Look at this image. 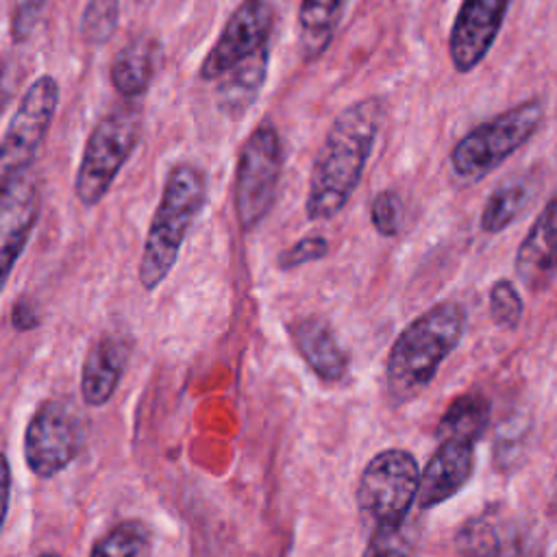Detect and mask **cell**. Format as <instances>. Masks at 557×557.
<instances>
[{"label": "cell", "mask_w": 557, "mask_h": 557, "mask_svg": "<svg viewBox=\"0 0 557 557\" xmlns=\"http://www.w3.org/2000/svg\"><path fill=\"white\" fill-rule=\"evenodd\" d=\"M383 120L376 96L344 107L331 122L311 168L305 213L311 222L335 218L352 198L372 154Z\"/></svg>", "instance_id": "1"}, {"label": "cell", "mask_w": 557, "mask_h": 557, "mask_svg": "<svg viewBox=\"0 0 557 557\" xmlns=\"http://www.w3.org/2000/svg\"><path fill=\"white\" fill-rule=\"evenodd\" d=\"M466 329V309L444 300L411 320L396 337L387 366V392L396 403L418 396L435 379L444 359L457 348Z\"/></svg>", "instance_id": "2"}, {"label": "cell", "mask_w": 557, "mask_h": 557, "mask_svg": "<svg viewBox=\"0 0 557 557\" xmlns=\"http://www.w3.org/2000/svg\"><path fill=\"white\" fill-rule=\"evenodd\" d=\"M205 202V172L187 161L174 163L165 176L139 259L137 276L146 292H154L174 270L185 237Z\"/></svg>", "instance_id": "3"}, {"label": "cell", "mask_w": 557, "mask_h": 557, "mask_svg": "<svg viewBox=\"0 0 557 557\" xmlns=\"http://www.w3.org/2000/svg\"><path fill=\"white\" fill-rule=\"evenodd\" d=\"M544 113L542 100L529 98L472 126L450 150L453 174L463 183L485 178L540 131Z\"/></svg>", "instance_id": "4"}, {"label": "cell", "mask_w": 557, "mask_h": 557, "mask_svg": "<svg viewBox=\"0 0 557 557\" xmlns=\"http://www.w3.org/2000/svg\"><path fill=\"white\" fill-rule=\"evenodd\" d=\"M141 137V113L135 104L104 113L87 135L76 170L74 194L83 207H96L115 183Z\"/></svg>", "instance_id": "5"}, {"label": "cell", "mask_w": 557, "mask_h": 557, "mask_svg": "<svg viewBox=\"0 0 557 557\" xmlns=\"http://www.w3.org/2000/svg\"><path fill=\"white\" fill-rule=\"evenodd\" d=\"M283 172V146L272 124H259L246 137L235 165V213L244 231H255L272 211Z\"/></svg>", "instance_id": "6"}, {"label": "cell", "mask_w": 557, "mask_h": 557, "mask_svg": "<svg viewBox=\"0 0 557 557\" xmlns=\"http://www.w3.org/2000/svg\"><path fill=\"white\" fill-rule=\"evenodd\" d=\"M420 474L418 461L409 450L385 448L376 453L359 476V511L376 524L407 520L418 498Z\"/></svg>", "instance_id": "7"}, {"label": "cell", "mask_w": 557, "mask_h": 557, "mask_svg": "<svg viewBox=\"0 0 557 557\" xmlns=\"http://www.w3.org/2000/svg\"><path fill=\"white\" fill-rule=\"evenodd\" d=\"M59 98H61L59 81L50 74L37 76L26 87L2 135V152H0L2 178L33 170L37 152L57 115Z\"/></svg>", "instance_id": "8"}, {"label": "cell", "mask_w": 557, "mask_h": 557, "mask_svg": "<svg viewBox=\"0 0 557 557\" xmlns=\"http://www.w3.org/2000/svg\"><path fill=\"white\" fill-rule=\"evenodd\" d=\"M83 444L81 422L63 400H46L30 416L24 431V459L33 474L50 479L63 472Z\"/></svg>", "instance_id": "9"}, {"label": "cell", "mask_w": 557, "mask_h": 557, "mask_svg": "<svg viewBox=\"0 0 557 557\" xmlns=\"http://www.w3.org/2000/svg\"><path fill=\"white\" fill-rule=\"evenodd\" d=\"M272 28L274 7L268 0H242L200 61V81H220L237 63L265 48Z\"/></svg>", "instance_id": "10"}, {"label": "cell", "mask_w": 557, "mask_h": 557, "mask_svg": "<svg viewBox=\"0 0 557 557\" xmlns=\"http://www.w3.org/2000/svg\"><path fill=\"white\" fill-rule=\"evenodd\" d=\"M511 0H461L448 35V57L459 74L472 72L492 50Z\"/></svg>", "instance_id": "11"}, {"label": "cell", "mask_w": 557, "mask_h": 557, "mask_svg": "<svg viewBox=\"0 0 557 557\" xmlns=\"http://www.w3.org/2000/svg\"><path fill=\"white\" fill-rule=\"evenodd\" d=\"M39 218V183L33 170L2 178L0 191V272L7 283Z\"/></svg>", "instance_id": "12"}, {"label": "cell", "mask_w": 557, "mask_h": 557, "mask_svg": "<svg viewBox=\"0 0 557 557\" xmlns=\"http://www.w3.org/2000/svg\"><path fill=\"white\" fill-rule=\"evenodd\" d=\"M474 472V442L466 440H440L437 450L420 474L418 509H433L453 498Z\"/></svg>", "instance_id": "13"}, {"label": "cell", "mask_w": 557, "mask_h": 557, "mask_svg": "<svg viewBox=\"0 0 557 557\" xmlns=\"http://www.w3.org/2000/svg\"><path fill=\"white\" fill-rule=\"evenodd\" d=\"M516 276L529 292L550 285L557 274V194L535 215L516 252Z\"/></svg>", "instance_id": "14"}, {"label": "cell", "mask_w": 557, "mask_h": 557, "mask_svg": "<svg viewBox=\"0 0 557 557\" xmlns=\"http://www.w3.org/2000/svg\"><path fill=\"white\" fill-rule=\"evenodd\" d=\"M131 357V339L102 335L91 344L81 370V396L89 407H102L115 394Z\"/></svg>", "instance_id": "15"}, {"label": "cell", "mask_w": 557, "mask_h": 557, "mask_svg": "<svg viewBox=\"0 0 557 557\" xmlns=\"http://www.w3.org/2000/svg\"><path fill=\"white\" fill-rule=\"evenodd\" d=\"M292 337L305 363L320 379L342 381L346 376L350 359L326 320L315 315L302 318L292 326Z\"/></svg>", "instance_id": "16"}, {"label": "cell", "mask_w": 557, "mask_h": 557, "mask_svg": "<svg viewBox=\"0 0 557 557\" xmlns=\"http://www.w3.org/2000/svg\"><path fill=\"white\" fill-rule=\"evenodd\" d=\"M159 63V41L146 35L128 39L113 57L109 78L113 89L126 98H139L152 83Z\"/></svg>", "instance_id": "17"}, {"label": "cell", "mask_w": 557, "mask_h": 557, "mask_svg": "<svg viewBox=\"0 0 557 557\" xmlns=\"http://www.w3.org/2000/svg\"><path fill=\"white\" fill-rule=\"evenodd\" d=\"M270 67V48H261L252 57L237 63L233 70H228L218 87H215V102L220 113L226 117H239L244 115L255 100L259 98Z\"/></svg>", "instance_id": "18"}, {"label": "cell", "mask_w": 557, "mask_h": 557, "mask_svg": "<svg viewBox=\"0 0 557 557\" xmlns=\"http://www.w3.org/2000/svg\"><path fill=\"white\" fill-rule=\"evenodd\" d=\"M350 0H300L298 54L305 63L318 61L331 46Z\"/></svg>", "instance_id": "19"}, {"label": "cell", "mask_w": 557, "mask_h": 557, "mask_svg": "<svg viewBox=\"0 0 557 557\" xmlns=\"http://www.w3.org/2000/svg\"><path fill=\"white\" fill-rule=\"evenodd\" d=\"M490 411H492V405L483 394L479 392L463 394L455 398L444 411L437 424V437L440 440L455 437V440H466L476 444V440L487 429Z\"/></svg>", "instance_id": "20"}, {"label": "cell", "mask_w": 557, "mask_h": 557, "mask_svg": "<svg viewBox=\"0 0 557 557\" xmlns=\"http://www.w3.org/2000/svg\"><path fill=\"white\" fill-rule=\"evenodd\" d=\"M531 196H533V189L529 181L516 178L498 185L483 205V211L479 218L481 231L487 235H496L505 231L513 220H518V215L529 205Z\"/></svg>", "instance_id": "21"}, {"label": "cell", "mask_w": 557, "mask_h": 557, "mask_svg": "<svg viewBox=\"0 0 557 557\" xmlns=\"http://www.w3.org/2000/svg\"><path fill=\"white\" fill-rule=\"evenodd\" d=\"M150 542V529L137 520L128 518L113 524L104 535H100L89 557H139V553Z\"/></svg>", "instance_id": "22"}, {"label": "cell", "mask_w": 557, "mask_h": 557, "mask_svg": "<svg viewBox=\"0 0 557 557\" xmlns=\"http://www.w3.org/2000/svg\"><path fill=\"white\" fill-rule=\"evenodd\" d=\"M418 542V529L407 518L403 522H381L372 531L361 557H411Z\"/></svg>", "instance_id": "23"}, {"label": "cell", "mask_w": 557, "mask_h": 557, "mask_svg": "<svg viewBox=\"0 0 557 557\" xmlns=\"http://www.w3.org/2000/svg\"><path fill=\"white\" fill-rule=\"evenodd\" d=\"M120 24V0H87L81 13L78 30L89 46L107 44Z\"/></svg>", "instance_id": "24"}, {"label": "cell", "mask_w": 557, "mask_h": 557, "mask_svg": "<svg viewBox=\"0 0 557 557\" xmlns=\"http://www.w3.org/2000/svg\"><path fill=\"white\" fill-rule=\"evenodd\" d=\"M500 544L496 527L483 516L468 520L457 533V548L461 557H496Z\"/></svg>", "instance_id": "25"}, {"label": "cell", "mask_w": 557, "mask_h": 557, "mask_svg": "<svg viewBox=\"0 0 557 557\" xmlns=\"http://www.w3.org/2000/svg\"><path fill=\"white\" fill-rule=\"evenodd\" d=\"M522 298L509 278H498L490 287V318L500 329H516L522 320Z\"/></svg>", "instance_id": "26"}, {"label": "cell", "mask_w": 557, "mask_h": 557, "mask_svg": "<svg viewBox=\"0 0 557 557\" xmlns=\"http://www.w3.org/2000/svg\"><path fill=\"white\" fill-rule=\"evenodd\" d=\"M370 222L383 237L398 235L403 226V200L394 189H383L372 198Z\"/></svg>", "instance_id": "27"}, {"label": "cell", "mask_w": 557, "mask_h": 557, "mask_svg": "<svg viewBox=\"0 0 557 557\" xmlns=\"http://www.w3.org/2000/svg\"><path fill=\"white\" fill-rule=\"evenodd\" d=\"M326 255H329V239L322 235H307L281 252L278 268L294 270V268L307 265L311 261H320Z\"/></svg>", "instance_id": "28"}, {"label": "cell", "mask_w": 557, "mask_h": 557, "mask_svg": "<svg viewBox=\"0 0 557 557\" xmlns=\"http://www.w3.org/2000/svg\"><path fill=\"white\" fill-rule=\"evenodd\" d=\"M50 0H15L11 13V37L15 44H24L41 20Z\"/></svg>", "instance_id": "29"}, {"label": "cell", "mask_w": 557, "mask_h": 557, "mask_svg": "<svg viewBox=\"0 0 557 557\" xmlns=\"http://www.w3.org/2000/svg\"><path fill=\"white\" fill-rule=\"evenodd\" d=\"M11 322L17 331H30L39 324V315L35 311V305H30L28 300H15L13 309H11Z\"/></svg>", "instance_id": "30"}, {"label": "cell", "mask_w": 557, "mask_h": 557, "mask_svg": "<svg viewBox=\"0 0 557 557\" xmlns=\"http://www.w3.org/2000/svg\"><path fill=\"white\" fill-rule=\"evenodd\" d=\"M496 557H544L542 550L537 546H533L529 540L524 537H509L500 544L498 555Z\"/></svg>", "instance_id": "31"}, {"label": "cell", "mask_w": 557, "mask_h": 557, "mask_svg": "<svg viewBox=\"0 0 557 557\" xmlns=\"http://www.w3.org/2000/svg\"><path fill=\"white\" fill-rule=\"evenodd\" d=\"M9 487H11V468H9V459L2 457V522L9 511Z\"/></svg>", "instance_id": "32"}, {"label": "cell", "mask_w": 557, "mask_h": 557, "mask_svg": "<svg viewBox=\"0 0 557 557\" xmlns=\"http://www.w3.org/2000/svg\"><path fill=\"white\" fill-rule=\"evenodd\" d=\"M550 507L557 516V470H555V476H553V490H550Z\"/></svg>", "instance_id": "33"}, {"label": "cell", "mask_w": 557, "mask_h": 557, "mask_svg": "<svg viewBox=\"0 0 557 557\" xmlns=\"http://www.w3.org/2000/svg\"><path fill=\"white\" fill-rule=\"evenodd\" d=\"M39 557H59V555H54V553H41Z\"/></svg>", "instance_id": "34"}]
</instances>
